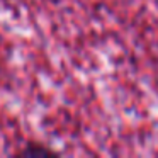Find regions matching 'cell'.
I'll use <instances>...</instances> for the list:
<instances>
[{
	"label": "cell",
	"mask_w": 158,
	"mask_h": 158,
	"mask_svg": "<svg viewBox=\"0 0 158 158\" xmlns=\"http://www.w3.org/2000/svg\"><path fill=\"white\" fill-rule=\"evenodd\" d=\"M21 156H27V158H34V156H46V155H56L55 150H49L46 146H41V144H36V143H29L24 150L21 151Z\"/></svg>",
	"instance_id": "cell-1"
}]
</instances>
